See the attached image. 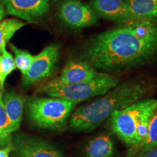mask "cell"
<instances>
[{
	"instance_id": "cell-1",
	"label": "cell",
	"mask_w": 157,
	"mask_h": 157,
	"mask_svg": "<svg viewBox=\"0 0 157 157\" xmlns=\"http://www.w3.org/2000/svg\"><path fill=\"white\" fill-rule=\"evenodd\" d=\"M86 61L96 70L116 74L140 67L157 58V24L132 21L101 33L90 40Z\"/></svg>"
},
{
	"instance_id": "cell-2",
	"label": "cell",
	"mask_w": 157,
	"mask_h": 157,
	"mask_svg": "<svg viewBox=\"0 0 157 157\" xmlns=\"http://www.w3.org/2000/svg\"><path fill=\"white\" fill-rule=\"evenodd\" d=\"M152 86L141 79L127 80L113 87L74 111L69 119L71 129L90 132L109 119L116 111L143 100L151 92Z\"/></svg>"
},
{
	"instance_id": "cell-3",
	"label": "cell",
	"mask_w": 157,
	"mask_h": 157,
	"mask_svg": "<svg viewBox=\"0 0 157 157\" xmlns=\"http://www.w3.org/2000/svg\"><path fill=\"white\" fill-rule=\"evenodd\" d=\"M119 83V78L101 72L96 77L85 82L65 84L55 78L39 88V91L50 97L62 98L76 103L103 95Z\"/></svg>"
},
{
	"instance_id": "cell-4",
	"label": "cell",
	"mask_w": 157,
	"mask_h": 157,
	"mask_svg": "<svg viewBox=\"0 0 157 157\" xmlns=\"http://www.w3.org/2000/svg\"><path fill=\"white\" fill-rule=\"evenodd\" d=\"M77 103L58 98L33 97L25 101L29 119L41 129L59 131L64 129Z\"/></svg>"
},
{
	"instance_id": "cell-5",
	"label": "cell",
	"mask_w": 157,
	"mask_h": 157,
	"mask_svg": "<svg viewBox=\"0 0 157 157\" xmlns=\"http://www.w3.org/2000/svg\"><path fill=\"white\" fill-rule=\"evenodd\" d=\"M157 105V99H143L113 112L109 118L111 128L119 140L129 146H136V126L140 116Z\"/></svg>"
},
{
	"instance_id": "cell-6",
	"label": "cell",
	"mask_w": 157,
	"mask_h": 157,
	"mask_svg": "<svg viewBox=\"0 0 157 157\" xmlns=\"http://www.w3.org/2000/svg\"><path fill=\"white\" fill-rule=\"evenodd\" d=\"M59 57V47L51 44L34 56L30 68L22 77L25 87L33 85L52 75L56 69Z\"/></svg>"
},
{
	"instance_id": "cell-7",
	"label": "cell",
	"mask_w": 157,
	"mask_h": 157,
	"mask_svg": "<svg viewBox=\"0 0 157 157\" xmlns=\"http://www.w3.org/2000/svg\"><path fill=\"white\" fill-rule=\"evenodd\" d=\"M59 17L71 29H80L97 24L98 14L80 0H64L59 5Z\"/></svg>"
},
{
	"instance_id": "cell-8",
	"label": "cell",
	"mask_w": 157,
	"mask_h": 157,
	"mask_svg": "<svg viewBox=\"0 0 157 157\" xmlns=\"http://www.w3.org/2000/svg\"><path fill=\"white\" fill-rule=\"evenodd\" d=\"M12 145L15 157H64L48 141L25 133L15 134Z\"/></svg>"
},
{
	"instance_id": "cell-9",
	"label": "cell",
	"mask_w": 157,
	"mask_h": 157,
	"mask_svg": "<svg viewBox=\"0 0 157 157\" xmlns=\"http://www.w3.org/2000/svg\"><path fill=\"white\" fill-rule=\"evenodd\" d=\"M51 0H3L7 13L30 23L36 22L49 11Z\"/></svg>"
},
{
	"instance_id": "cell-10",
	"label": "cell",
	"mask_w": 157,
	"mask_h": 157,
	"mask_svg": "<svg viewBox=\"0 0 157 157\" xmlns=\"http://www.w3.org/2000/svg\"><path fill=\"white\" fill-rule=\"evenodd\" d=\"M92 8L97 14L111 21L120 23L135 21L124 0H93Z\"/></svg>"
},
{
	"instance_id": "cell-11",
	"label": "cell",
	"mask_w": 157,
	"mask_h": 157,
	"mask_svg": "<svg viewBox=\"0 0 157 157\" xmlns=\"http://www.w3.org/2000/svg\"><path fill=\"white\" fill-rule=\"evenodd\" d=\"M101 74L86 60H71L66 63L58 79L62 83L72 84L85 82Z\"/></svg>"
},
{
	"instance_id": "cell-12",
	"label": "cell",
	"mask_w": 157,
	"mask_h": 157,
	"mask_svg": "<svg viewBox=\"0 0 157 157\" xmlns=\"http://www.w3.org/2000/svg\"><path fill=\"white\" fill-rule=\"evenodd\" d=\"M3 103L9 120L10 129L13 134L21 127L25 99L21 94L7 92L3 96Z\"/></svg>"
},
{
	"instance_id": "cell-13",
	"label": "cell",
	"mask_w": 157,
	"mask_h": 157,
	"mask_svg": "<svg viewBox=\"0 0 157 157\" xmlns=\"http://www.w3.org/2000/svg\"><path fill=\"white\" fill-rule=\"evenodd\" d=\"M85 157H114L115 145L111 135L101 133L92 137L84 145Z\"/></svg>"
},
{
	"instance_id": "cell-14",
	"label": "cell",
	"mask_w": 157,
	"mask_h": 157,
	"mask_svg": "<svg viewBox=\"0 0 157 157\" xmlns=\"http://www.w3.org/2000/svg\"><path fill=\"white\" fill-rule=\"evenodd\" d=\"M135 21H157V0H124Z\"/></svg>"
},
{
	"instance_id": "cell-15",
	"label": "cell",
	"mask_w": 157,
	"mask_h": 157,
	"mask_svg": "<svg viewBox=\"0 0 157 157\" xmlns=\"http://www.w3.org/2000/svg\"><path fill=\"white\" fill-rule=\"evenodd\" d=\"M157 146V111L152 117L146 138L136 148H129L127 157H135Z\"/></svg>"
},
{
	"instance_id": "cell-16",
	"label": "cell",
	"mask_w": 157,
	"mask_h": 157,
	"mask_svg": "<svg viewBox=\"0 0 157 157\" xmlns=\"http://www.w3.org/2000/svg\"><path fill=\"white\" fill-rule=\"evenodd\" d=\"M25 23L17 19H7L0 21V53L6 48V44L14 34Z\"/></svg>"
},
{
	"instance_id": "cell-17",
	"label": "cell",
	"mask_w": 157,
	"mask_h": 157,
	"mask_svg": "<svg viewBox=\"0 0 157 157\" xmlns=\"http://www.w3.org/2000/svg\"><path fill=\"white\" fill-rule=\"evenodd\" d=\"M157 111V105H154L149 108L146 111H145L140 116L138 120H137V126H136V140L137 144L136 146L133 147V148H136L138 146L140 143L144 140L146 138L147 133H148V126L150 121L151 120L152 117H154Z\"/></svg>"
},
{
	"instance_id": "cell-18",
	"label": "cell",
	"mask_w": 157,
	"mask_h": 157,
	"mask_svg": "<svg viewBox=\"0 0 157 157\" xmlns=\"http://www.w3.org/2000/svg\"><path fill=\"white\" fill-rule=\"evenodd\" d=\"M12 140L9 120L4 105L2 93L0 90V147L4 148L11 144Z\"/></svg>"
},
{
	"instance_id": "cell-19",
	"label": "cell",
	"mask_w": 157,
	"mask_h": 157,
	"mask_svg": "<svg viewBox=\"0 0 157 157\" xmlns=\"http://www.w3.org/2000/svg\"><path fill=\"white\" fill-rule=\"evenodd\" d=\"M15 69L14 58L5 48L0 55V90H4L6 78Z\"/></svg>"
},
{
	"instance_id": "cell-20",
	"label": "cell",
	"mask_w": 157,
	"mask_h": 157,
	"mask_svg": "<svg viewBox=\"0 0 157 157\" xmlns=\"http://www.w3.org/2000/svg\"><path fill=\"white\" fill-rule=\"evenodd\" d=\"M10 48L14 52V60L16 68L23 75L30 68L34 56H32L28 51L17 48L14 44H10Z\"/></svg>"
},
{
	"instance_id": "cell-21",
	"label": "cell",
	"mask_w": 157,
	"mask_h": 157,
	"mask_svg": "<svg viewBox=\"0 0 157 157\" xmlns=\"http://www.w3.org/2000/svg\"><path fill=\"white\" fill-rule=\"evenodd\" d=\"M12 151H13V146L12 143L4 148H0V157H9L10 153Z\"/></svg>"
},
{
	"instance_id": "cell-22",
	"label": "cell",
	"mask_w": 157,
	"mask_h": 157,
	"mask_svg": "<svg viewBox=\"0 0 157 157\" xmlns=\"http://www.w3.org/2000/svg\"><path fill=\"white\" fill-rule=\"evenodd\" d=\"M135 157H157V146Z\"/></svg>"
},
{
	"instance_id": "cell-23",
	"label": "cell",
	"mask_w": 157,
	"mask_h": 157,
	"mask_svg": "<svg viewBox=\"0 0 157 157\" xmlns=\"http://www.w3.org/2000/svg\"><path fill=\"white\" fill-rule=\"evenodd\" d=\"M5 6L2 3H0V21H2V20L5 16Z\"/></svg>"
}]
</instances>
